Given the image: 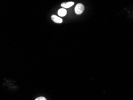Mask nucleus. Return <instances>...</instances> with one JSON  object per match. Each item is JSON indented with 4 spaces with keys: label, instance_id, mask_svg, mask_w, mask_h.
<instances>
[{
    "label": "nucleus",
    "instance_id": "obj_2",
    "mask_svg": "<svg viewBox=\"0 0 133 100\" xmlns=\"http://www.w3.org/2000/svg\"><path fill=\"white\" fill-rule=\"evenodd\" d=\"M51 18L53 21H54V22L57 23H61L62 22V19L60 18L59 17H58L56 15H52L51 16Z\"/></svg>",
    "mask_w": 133,
    "mask_h": 100
},
{
    "label": "nucleus",
    "instance_id": "obj_5",
    "mask_svg": "<svg viewBox=\"0 0 133 100\" xmlns=\"http://www.w3.org/2000/svg\"><path fill=\"white\" fill-rule=\"evenodd\" d=\"M36 100H47V99L45 98L44 97H40L37 98L36 99Z\"/></svg>",
    "mask_w": 133,
    "mask_h": 100
},
{
    "label": "nucleus",
    "instance_id": "obj_3",
    "mask_svg": "<svg viewBox=\"0 0 133 100\" xmlns=\"http://www.w3.org/2000/svg\"><path fill=\"white\" fill-rule=\"evenodd\" d=\"M74 2H68V3H64L61 4V6L62 7L65 8V9H66V8H70V7L73 6V5H74Z\"/></svg>",
    "mask_w": 133,
    "mask_h": 100
},
{
    "label": "nucleus",
    "instance_id": "obj_4",
    "mask_svg": "<svg viewBox=\"0 0 133 100\" xmlns=\"http://www.w3.org/2000/svg\"><path fill=\"white\" fill-rule=\"evenodd\" d=\"M66 10L65 9H61L58 11V14L61 17H64L66 15Z\"/></svg>",
    "mask_w": 133,
    "mask_h": 100
},
{
    "label": "nucleus",
    "instance_id": "obj_1",
    "mask_svg": "<svg viewBox=\"0 0 133 100\" xmlns=\"http://www.w3.org/2000/svg\"><path fill=\"white\" fill-rule=\"evenodd\" d=\"M84 9H85L84 5L81 3H79L76 5L75 7V12L77 15H81L83 12Z\"/></svg>",
    "mask_w": 133,
    "mask_h": 100
}]
</instances>
